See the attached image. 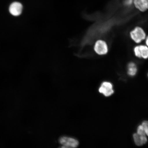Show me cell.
Returning <instances> with one entry per match:
<instances>
[{"label": "cell", "instance_id": "3", "mask_svg": "<svg viewBox=\"0 0 148 148\" xmlns=\"http://www.w3.org/2000/svg\"><path fill=\"white\" fill-rule=\"evenodd\" d=\"M59 142L62 145V148H75L78 147L79 142L73 138L63 136L59 139Z\"/></svg>", "mask_w": 148, "mask_h": 148}, {"label": "cell", "instance_id": "11", "mask_svg": "<svg viewBox=\"0 0 148 148\" xmlns=\"http://www.w3.org/2000/svg\"><path fill=\"white\" fill-rule=\"evenodd\" d=\"M137 133L139 135L146 136L145 131H144L143 127L142 125L138 126L137 129Z\"/></svg>", "mask_w": 148, "mask_h": 148}, {"label": "cell", "instance_id": "6", "mask_svg": "<svg viewBox=\"0 0 148 148\" xmlns=\"http://www.w3.org/2000/svg\"><path fill=\"white\" fill-rule=\"evenodd\" d=\"M23 9V5L21 3L18 2H14L12 3L9 8L10 13L15 16L20 15L22 13Z\"/></svg>", "mask_w": 148, "mask_h": 148}, {"label": "cell", "instance_id": "13", "mask_svg": "<svg viewBox=\"0 0 148 148\" xmlns=\"http://www.w3.org/2000/svg\"><path fill=\"white\" fill-rule=\"evenodd\" d=\"M145 43L146 45L148 47V36L147 37V38H146Z\"/></svg>", "mask_w": 148, "mask_h": 148}, {"label": "cell", "instance_id": "1", "mask_svg": "<svg viewBox=\"0 0 148 148\" xmlns=\"http://www.w3.org/2000/svg\"><path fill=\"white\" fill-rule=\"evenodd\" d=\"M130 36L133 41L136 44H139L145 39L146 34L142 28L136 27L131 31Z\"/></svg>", "mask_w": 148, "mask_h": 148}, {"label": "cell", "instance_id": "8", "mask_svg": "<svg viewBox=\"0 0 148 148\" xmlns=\"http://www.w3.org/2000/svg\"><path fill=\"white\" fill-rule=\"evenodd\" d=\"M133 138L135 144L138 146L143 145L147 143V139L145 135H140L137 133L133 135Z\"/></svg>", "mask_w": 148, "mask_h": 148}, {"label": "cell", "instance_id": "12", "mask_svg": "<svg viewBox=\"0 0 148 148\" xmlns=\"http://www.w3.org/2000/svg\"><path fill=\"white\" fill-rule=\"evenodd\" d=\"M132 0H127L126 3L127 5H130L132 3Z\"/></svg>", "mask_w": 148, "mask_h": 148}, {"label": "cell", "instance_id": "4", "mask_svg": "<svg viewBox=\"0 0 148 148\" xmlns=\"http://www.w3.org/2000/svg\"><path fill=\"white\" fill-rule=\"evenodd\" d=\"M134 52L135 56L138 58L145 60L148 58V47L147 45L136 46L134 48Z\"/></svg>", "mask_w": 148, "mask_h": 148}, {"label": "cell", "instance_id": "7", "mask_svg": "<svg viewBox=\"0 0 148 148\" xmlns=\"http://www.w3.org/2000/svg\"><path fill=\"white\" fill-rule=\"evenodd\" d=\"M135 6L140 12H143L148 9V0H134Z\"/></svg>", "mask_w": 148, "mask_h": 148}, {"label": "cell", "instance_id": "5", "mask_svg": "<svg viewBox=\"0 0 148 148\" xmlns=\"http://www.w3.org/2000/svg\"><path fill=\"white\" fill-rule=\"evenodd\" d=\"M99 92L106 97H110L114 93L112 84L108 82H103L99 88Z\"/></svg>", "mask_w": 148, "mask_h": 148}, {"label": "cell", "instance_id": "9", "mask_svg": "<svg viewBox=\"0 0 148 148\" xmlns=\"http://www.w3.org/2000/svg\"><path fill=\"white\" fill-rule=\"evenodd\" d=\"M127 74L131 77L134 76L137 73V68L134 62L129 63L127 66Z\"/></svg>", "mask_w": 148, "mask_h": 148}, {"label": "cell", "instance_id": "10", "mask_svg": "<svg viewBox=\"0 0 148 148\" xmlns=\"http://www.w3.org/2000/svg\"><path fill=\"white\" fill-rule=\"evenodd\" d=\"M141 125L143 127L146 136H148V121H143Z\"/></svg>", "mask_w": 148, "mask_h": 148}, {"label": "cell", "instance_id": "2", "mask_svg": "<svg viewBox=\"0 0 148 148\" xmlns=\"http://www.w3.org/2000/svg\"><path fill=\"white\" fill-rule=\"evenodd\" d=\"M94 50L98 55H106L108 52V48L107 42L102 40H99L95 42Z\"/></svg>", "mask_w": 148, "mask_h": 148}]
</instances>
